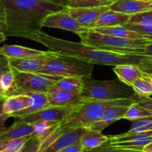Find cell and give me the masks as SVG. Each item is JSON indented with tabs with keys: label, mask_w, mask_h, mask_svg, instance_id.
I'll use <instances>...</instances> for the list:
<instances>
[{
	"label": "cell",
	"mask_w": 152,
	"mask_h": 152,
	"mask_svg": "<svg viewBox=\"0 0 152 152\" xmlns=\"http://www.w3.org/2000/svg\"><path fill=\"white\" fill-rule=\"evenodd\" d=\"M124 26L129 28V29L132 30V31L139 33L145 39L152 41V25H138V24L128 23Z\"/></svg>",
	"instance_id": "cell-33"
},
{
	"label": "cell",
	"mask_w": 152,
	"mask_h": 152,
	"mask_svg": "<svg viewBox=\"0 0 152 152\" xmlns=\"http://www.w3.org/2000/svg\"><path fill=\"white\" fill-rule=\"evenodd\" d=\"M86 130L87 129L84 127H81L69 131L56 139L41 152H58L68 146L72 145L80 141L82 136L84 134Z\"/></svg>",
	"instance_id": "cell-15"
},
{
	"label": "cell",
	"mask_w": 152,
	"mask_h": 152,
	"mask_svg": "<svg viewBox=\"0 0 152 152\" xmlns=\"http://www.w3.org/2000/svg\"><path fill=\"white\" fill-rule=\"evenodd\" d=\"M28 39L45 46L48 51L65 56L74 57L93 64L117 66L120 64L139 65L143 55L116 53L102 50L83 43L68 41L53 37L45 32L39 31L31 34Z\"/></svg>",
	"instance_id": "cell-1"
},
{
	"label": "cell",
	"mask_w": 152,
	"mask_h": 152,
	"mask_svg": "<svg viewBox=\"0 0 152 152\" xmlns=\"http://www.w3.org/2000/svg\"><path fill=\"white\" fill-rule=\"evenodd\" d=\"M135 102H137V95L132 98L111 101L85 100L73 107L68 116L59 122L48 137L40 141L39 152L46 148L63 134L81 127L86 128L95 122H97L110 107L114 106L129 107Z\"/></svg>",
	"instance_id": "cell-3"
},
{
	"label": "cell",
	"mask_w": 152,
	"mask_h": 152,
	"mask_svg": "<svg viewBox=\"0 0 152 152\" xmlns=\"http://www.w3.org/2000/svg\"><path fill=\"white\" fill-rule=\"evenodd\" d=\"M53 52L46 51L43 55L25 58H8L12 70L20 72L37 73L47 63Z\"/></svg>",
	"instance_id": "cell-9"
},
{
	"label": "cell",
	"mask_w": 152,
	"mask_h": 152,
	"mask_svg": "<svg viewBox=\"0 0 152 152\" xmlns=\"http://www.w3.org/2000/svg\"><path fill=\"white\" fill-rule=\"evenodd\" d=\"M9 118H10V115L7 114V113H4V114L0 116V131L4 128V123Z\"/></svg>",
	"instance_id": "cell-42"
},
{
	"label": "cell",
	"mask_w": 152,
	"mask_h": 152,
	"mask_svg": "<svg viewBox=\"0 0 152 152\" xmlns=\"http://www.w3.org/2000/svg\"><path fill=\"white\" fill-rule=\"evenodd\" d=\"M72 107H48L38 112L28 115L25 117L19 118L18 121L26 124H33L41 120L54 121V122H60L68 116Z\"/></svg>",
	"instance_id": "cell-10"
},
{
	"label": "cell",
	"mask_w": 152,
	"mask_h": 152,
	"mask_svg": "<svg viewBox=\"0 0 152 152\" xmlns=\"http://www.w3.org/2000/svg\"><path fill=\"white\" fill-rule=\"evenodd\" d=\"M40 147V140L37 138H32L25 144L19 152H39Z\"/></svg>",
	"instance_id": "cell-34"
},
{
	"label": "cell",
	"mask_w": 152,
	"mask_h": 152,
	"mask_svg": "<svg viewBox=\"0 0 152 152\" xmlns=\"http://www.w3.org/2000/svg\"><path fill=\"white\" fill-rule=\"evenodd\" d=\"M144 74L145 75L147 76V77H148V79H149L150 80H151V82L152 83V73H146V72H144Z\"/></svg>",
	"instance_id": "cell-49"
},
{
	"label": "cell",
	"mask_w": 152,
	"mask_h": 152,
	"mask_svg": "<svg viewBox=\"0 0 152 152\" xmlns=\"http://www.w3.org/2000/svg\"><path fill=\"white\" fill-rule=\"evenodd\" d=\"M152 142V136L151 137H146V138L140 139L133 140V141L128 142H115V143H107L105 145L111 146V147L117 148L126 149V150L136 151H140L142 150L144 147L148 143Z\"/></svg>",
	"instance_id": "cell-26"
},
{
	"label": "cell",
	"mask_w": 152,
	"mask_h": 152,
	"mask_svg": "<svg viewBox=\"0 0 152 152\" xmlns=\"http://www.w3.org/2000/svg\"><path fill=\"white\" fill-rule=\"evenodd\" d=\"M141 152H152V142L148 143V145L145 146L141 151Z\"/></svg>",
	"instance_id": "cell-44"
},
{
	"label": "cell",
	"mask_w": 152,
	"mask_h": 152,
	"mask_svg": "<svg viewBox=\"0 0 152 152\" xmlns=\"http://www.w3.org/2000/svg\"><path fill=\"white\" fill-rule=\"evenodd\" d=\"M59 122H54V121H45L41 120L31 124L34 127V134L32 137L34 138H37L42 141L46 137L49 135L53 131L55 127Z\"/></svg>",
	"instance_id": "cell-25"
},
{
	"label": "cell",
	"mask_w": 152,
	"mask_h": 152,
	"mask_svg": "<svg viewBox=\"0 0 152 152\" xmlns=\"http://www.w3.org/2000/svg\"><path fill=\"white\" fill-rule=\"evenodd\" d=\"M119 80L128 86H132L134 82L143 75V72L137 65L134 64H120L113 69Z\"/></svg>",
	"instance_id": "cell-18"
},
{
	"label": "cell",
	"mask_w": 152,
	"mask_h": 152,
	"mask_svg": "<svg viewBox=\"0 0 152 152\" xmlns=\"http://www.w3.org/2000/svg\"><path fill=\"white\" fill-rule=\"evenodd\" d=\"M5 98H3V99L0 100V116L2 114H4L3 107H4V101H5Z\"/></svg>",
	"instance_id": "cell-45"
},
{
	"label": "cell",
	"mask_w": 152,
	"mask_h": 152,
	"mask_svg": "<svg viewBox=\"0 0 152 152\" xmlns=\"http://www.w3.org/2000/svg\"><path fill=\"white\" fill-rule=\"evenodd\" d=\"M32 98L28 95H17L8 96L5 98L3 111L4 113L11 115L31 105Z\"/></svg>",
	"instance_id": "cell-22"
},
{
	"label": "cell",
	"mask_w": 152,
	"mask_h": 152,
	"mask_svg": "<svg viewBox=\"0 0 152 152\" xmlns=\"http://www.w3.org/2000/svg\"><path fill=\"white\" fill-rule=\"evenodd\" d=\"M45 51L27 48L18 45H4L0 47V55L7 58H25L37 56L45 53Z\"/></svg>",
	"instance_id": "cell-20"
},
{
	"label": "cell",
	"mask_w": 152,
	"mask_h": 152,
	"mask_svg": "<svg viewBox=\"0 0 152 152\" xmlns=\"http://www.w3.org/2000/svg\"><path fill=\"white\" fill-rule=\"evenodd\" d=\"M138 66L141 69L142 72L146 73H152V63L148 60L146 57H144L143 59L140 61Z\"/></svg>",
	"instance_id": "cell-38"
},
{
	"label": "cell",
	"mask_w": 152,
	"mask_h": 152,
	"mask_svg": "<svg viewBox=\"0 0 152 152\" xmlns=\"http://www.w3.org/2000/svg\"><path fill=\"white\" fill-rule=\"evenodd\" d=\"M31 138L32 136H27L14 139L0 141V152H19Z\"/></svg>",
	"instance_id": "cell-27"
},
{
	"label": "cell",
	"mask_w": 152,
	"mask_h": 152,
	"mask_svg": "<svg viewBox=\"0 0 152 152\" xmlns=\"http://www.w3.org/2000/svg\"><path fill=\"white\" fill-rule=\"evenodd\" d=\"M137 102L142 107L148 110L152 114V98L150 97H142L137 95Z\"/></svg>",
	"instance_id": "cell-36"
},
{
	"label": "cell",
	"mask_w": 152,
	"mask_h": 152,
	"mask_svg": "<svg viewBox=\"0 0 152 152\" xmlns=\"http://www.w3.org/2000/svg\"><path fill=\"white\" fill-rule=\"evenodd\" d=\"M151 1H152V0H151Z\"/></svg>",
	"instance_id": "cell-51"
},
{
	"label": "cell",
	"mask_w": 152,
	"mask_h": 152,
	"mask_svg": "<svg viewBox=\"0 0 152 152\" xmlns=\"http://www.w3.org/2000/svg\"><path fill=\"white\" fill-rule=\"evenodd\" d=\"M14 73V83L6 96L25 95L31 92L47 93L56 82L63 77L41 74V73L20 72L13 70Z\"/></svg>",
	"instance_id": "cell-7"
},
{
	"label": "cell",
	"mask_w": 152,
	"mask_h": 152,
	"mask_svg": "<svg viewBox=\"0 0 152 152\" xmlns=\"http://www.w3.org/2000/svg\"><path fill=\"white\" fill-rule=\"evenodd\" d=\"M128 106H114L108 108L99 120L89 125L86 129L94 130L102 132L105 128L114 122L123 119L125 113L128 110Z\"/></svg>",
	"instance_id": "cell-14"
},
{
	"label": "cell",
	"mask_w": 152,
	"mask_h": 152,
	"mask_svg": "<svg viewBox=\"0 0 152 152\" xmlns=\"http://www.w3.org/2000/svg\"><path fill=\"white\" fill-rule=\"evenodd\" d=\"M83 152H140V151H136L117 148L111 147V146H107L104 145L100 146V147L99 148H96L92 149V150L86 151H83Z\"/></svg>",
	"instance_id": "cell-35"
},
{
	"label": "cell",
	"mask_w": 152,
	"mask_h": 152,
	"mask_svg": "<svg viewBox=\"0 0 152 152\" xmlns=\"http://www.w3.org/2000/svg\"><path fill=\"white\" fill-rule=\"evenodd\" d=\"M33 134L34 127L31 124L23 123L17 121L12 126L4 128L0 131V141L32 136Z\"/></svg>",
	"instance_id": "cell-17"
},
{
	"label": "cell",
	"mask_w": 152,
	"mask_h": 152,
	"mask_svg": "<svg viewBox=\"0 0 152 152\" xmlns=\"http://www.w3.org/2000/svg\"><path fill=\"white\" fill-rule=\"evenodd\" d=\"M143 56H145L149 61L152 63V43L145 47V52L143 54Z\"/></svg>",
	"instance_id": "cell-41"
},
{
	"label": "cell",
	"mask_w": 152,
	"mask_h": 152,
	"mask_svg": "<svg viewBox=\"0 0 152 152\" xmlns=\"http://www.w3.org/2000/svg\"><path fill=\"white\" fill-rule=\"evenodd\" d=\"M51 107H74L86 99L80 94L53 86L46 93Z\"/></svg>",
	"instance_id": "cell-12"
},
{
	"label": "cell",
	"mask_w": 152,
	"mask_h": 152,
	"mask_svg": "<svg viewBox=\"0 0 152 152\" xmlns=\"http://www.w3.org/2000/svg\"><path fill=\"white\" fill-rule=\"evenodd\" d=\"M0 21L4 22V0H0Z\"/></svg>",
	"instance_id": "cell-43"
},
{
	"label": "cell",
	"mask_w": 152,
	"mask_h": 152,
	"mask_svg": "<svg viewBox=\"0 0 152 152\" xmlns=\"http://www.w3.org/2000/svg\"><path fill=\"white\" fill-rule=\"evenodd\" d=\"M54 86L80 95L84 87V80L82 77H63Z\"/></svg>",
	"instance_id": "cell-24"
},
{
	"label": "cell",
	"mask_w": 152,
	"mask_h": 152,
	"mask_svg": "<svg viewBox=\"0 0 152 152\" xmlns=\"http://www.w3.org/2000/svg\"><path fill=\"white\" fill-rule=\"evenodd\" d=\"M132 16V15L120 13L108 8L100 15L99 19L94 24L91 29L103 28V27L117 26V25L124 26L126 24L129 23Z\"/></svg>",
	"instance_id": "cell-16"
},
{
	"label": "cell",
	"mask_w": 152,
	"mask_h": 152,
	"mask_svg": "<svg viewBox=\"0 0 152 152\" xmlns=\"http://www.w3.org/2000/svg\"><path fill=\"white\" fill-rule=\"evenodd\" d=\"M6 38H7V37H6V35L4 34V33L0 32V44H1L2 42H4V40H6Z\"/></svg>",
	"instance_id": "cell-47"
},
{
	"label": "cell",
	"mask_w": 152,
	"mask_h": 152,
	"mask_svg": "<svg viewBox=\"0 0 152 152\" xmlns=\"http://www.w3.org/2000/svg\"><path fill=\"white\" fill-rule=\"evenodd\" d=\"M7 98V96H6V94L4 93L3 91L0 90V100L3 99V98Z\"/></svg>",
	"instance_id": "cell-48"
},
{
	"label": "cell",
	"mask_w": 152,
	"mask_h": 152,
	"mask_svg": "<svg viewBox=\"0 0 152 152\" xmlns=\"http://www.w3.org/2000/svg\"><path fill=\"white\" fill-rule=\"evenodd\" d=\"M152 131V116L144 117L134 121L130 130L126 132L127 134H137Z\"/></svg>",
	"instance_id": "cell-31"
},
{
	"label": "cell",
	"mask_w": 152,
	"mask_h": 152,
	"mask_svg": "<svg viewBox=\"0 0 152 152\" xmlns=\"http://www.w3.org/2000/svg\"><path fill=\"white\" fill-rule=\"evenodd\" d=\"M94 64L88 61L53 52L37 73L60 77H91Z\"/></svg>",
	"instance_id": "cell-6"
},
{
	"label": "cell",
	"mask_w": 152,
	"mask_h": 152,
	"mask_svg": "<svg viewBox=\"0 0 152 152\" xmlns=\"http://www.w3.org/2000/svg\"><path fill=\"white\" fill-rule=\"evenodd\" d=\"M71 16L86 29H91L100 15L108 7H66Z\"/></svg>",
	"instance_id": "cell-11"
},
{
	"label": "cell",
	"mask_w": 152,
	"mask_h": 152,
	"mask_svg": "<svg viewBox=\"0 0 152 152\" xmlns=\"http://www.w3.org/2000/svg\"><path fill=\"white\" fill-rule=\"evenodd\" d=\"M84 87L80 94L86 100L125 99L134 96V91L118 78L112 80H98L91 77H84Z\"/></svg>",
	"instance_id": "cell-5"
},
{
	"label": "cell",
	"mask_w": 152,
	"mask_h": 152,
	"mask_svg": "<svg viewBox=\"0 0 152 152\" xmlns=\"http://www.w3.org/2000/svg\"><path fill=\"white\" fill-rule=\"evenodd\" d=\"M11 70L8 58L3 55H0V77L4 72Z\"/></svg>",
	"instance_id": "cell-37"
},
{
	"label": "cell",
	"mask_w": 152,
	"mask_h": 152,
	"mask_svg": "<svg viewBox=\"0 0 152 152\" xmlns=\"http://www.w3.org/2000/svg\"><path fill=\"white\" fill-rule=\"evenodd\" d=\"M143 1H151V0H143Z\"/></svg>",
	"instance_id": "cell-50"
},
{
	"label": "cell",
	"mask_w": 152,
	"mask_h": 152,
	"mask_svg": "<svg viewBox=\"0 0 152 152\" xmlns=\"http://www.w3.org/2000/svg\"><path fill=\"white\" fill-rule=\"evenodd\" d=\"M77 35L80 37L81 43L88 46L116 53L131 55H143L145 47L152 43L151 40L147 39L131 40L120 38L112 35L100 34L93 29L79 33Z\"/></svg>",
	"instance_id": "cell-4"
},
{
	"label": "cell",
	"mask_w": 152,
	"mask_h": 152,
	"mask_svg": "<svg viewBox=\"0 0 152 152\" xmlns=\"http://www.w3.org/2000/svg\"><path fill=\"white\" fill-rule=\"evenodd\" d=\"M64 8L43 0H4V34L28 39L41 31V22L45 16Z\"/></svg>",
	"instance_id": "cell-2"
},
{
	"label": "cell",
	"mask_w": 152,
	"mask_h": 152,
	"mask_svg": "<svg viewBox=\"0 0 152 152\" xmlns=\"http://www.w3.org/2000/svg\"><path fill=\"white\" fill-rule=\"evenodd\" d=\"M41 26L48 28H59L71 31L78 34L88 29L83 28L68 13L66 7L62 10L48 15L41 22Z\"/></svg>",
	"instance_id": "cell-8"
},
{
	"label": "cell",
	"mask_w": 152,
	"mask_h": 152,
	"mask_svg": "<svg viewBox=\"0 0 152 152\" xmlns=\"http://www.w3.org/2000/svg\"><path fill=\"white\" fill-rule=\"evenodd\" d=\"M83 148L82 146L81 142H78L75 143V144L72 145L71 146L62 149V150L59 151L58 152H83Z\"/></svg>",
	"instance_id": "cell-39"
},
{
	"label": "cell",
	"mask_w": 152,
	"mask_h": 152,
	"mask_svg": "<svg viewBox=\"0 0 152 152\" xmlns=\"http://www.w3.org/2000/svg\"><path fill=\"white\" fill-rule=\"evenodd\" d=\"M109 141V137L104 135L102 132L94 130H86L80 139L83 151H90L104 145Z\"/></svg>",
	"instance_id": "cell-21"
},
{
	"label": "cell",
	"mask_w": 152,
	"mask_h": 152,
	"mask_svg": "<svg viewBox=\"0 0 152 152\" xmlns=\"http://www.w3.org/2000/svg\"><path fill=\"white\" fill-rule=\"evenodd\" d=\"M148 116H152L151 113L146 109L140 105L137 102H135L128 107V110L125 113L123 119L134 122L137 119L148 117Z\"/></svg>",
	"instance_id": "cell-29"
},
{
	"label": "cell",
	"mask_w": 152,
	"mask_h": 152,
	"mask_svg": "<svg viewBox=\"0 0 152 152\" xmlns=\"http://www.w3.org/2000/svg\"><path fill=\"white\" fill-rule=\"evenodd\" d=\"M95 31L100 34L112 35L114 37H120V38L131 39V40H142L145 39L139 33L135 32L129 29L123 25H117L112 27H103V28H94Z\"/></svg>",
	"instance_id": "cell-23"
},
{
	"label": "cell",
	"mask_w": 152,
	"mask_h": 152,
	"mask_svg": "<svg viewBox=\"0 0 152 152\" xmlns=\"http://www.w3.org/2000/svg\"><path fill=\"white\" fill-rule=\"evenodd\" d=\"M14 73L13 70H10L4 72L0 77V90L3 91L5 94H7L13 86L14 83Z\"/></svg>",
	"instance_id": "cell-32"
},
{
	"label": "cell",
	"mask_w": 152,
	"mask_h": 152,
	"mask_svg": "<svg viewBox=\"0 0 152 152\" xmlns=\"http://www.w3.org/2000/svg\"><path fill=\"white\" fill-rule=\"evenodd\" d=\"M132 87L138 96L150 97L152 95V83L144 72L142 77L134 82Z\"/></svg>",
	"instance_id": "cell-28"
},
{
	"label": "cell",
	"mask_w": 152,
	"mask_h": 152,
	"mask_svg": "<svg viewBox=\"0 0 152 152\" xmlns=\"http://www.w3.org/2000/svg\"><path fill=\"white\" fill-rule=\"evenodd\" d=\"M25 95H28L32 98V103L31 105L28 108L22 110L17 113H13L10 115V117L13 118H22L31 113H36L39 110H43L45 108H47L48 107H51L49 104L48 98L46 93L43 92H31V93H27Z\"/></svg>",
	"instance_id": "cell-19"
},
{
	"label": "cell",
	"mask_w": 152,
	"mask_h": 152,
	"mask_svg": "<svg viewBox=\"0 0 152 152\" xmlns=\"http://www.w3.org/2000/svg\"><path fill=\"white\" fill-rule=\"evenodd\" d=\"M5 29H6V26H5V23H4V22L0 21V32L4 33Z\"/></svg>",
	"instance_id": "cell-46"
},
{
	"label": "cell",
	"mask_w": 152,
	"mask_h": 152,
	"mask_svg": "<svg viewBox=\"0 0 152 152\" xmlns=\"http://www.w3.org/2000/svg\"><path fill=\"white\" fill-rule=\"evenodd\" d=\"M43 1L52 3V4H57V5L62 6L63 7H67L69 5L71 0H43Z\"/></svg>",
	"instance_id": "cell-40"
},
{
	"label": "cell",
	"mask_w": 152,
	"mask_h": 152,
	"mask_svg": "<svg viewBox=\"0 0 152 152\" xmlns=\"http://www.w3.org/2000/svg\"><path fill=\"white\" fill-rule=\"evenodd\" d=\"M110 10L129 15L152 10V1L143 0H116L109 6Z\"/></svg>",
	"instance_id": "cell-13"
},
{
	"label": "cell",
	"mask_w": 152,
	"mask_h": 152,
	"mask_svg": "<svg viewBox=\"0 0 152 152\" xmlns=\"http://www.w3.org/2000/svg\"><path fill=\"white\" fill-rule=\"evenodd\" d=\"M116 0H71L67 7H109Z\"/></svg>",
	"instance_id": "cell-30"
}]
</instances>
